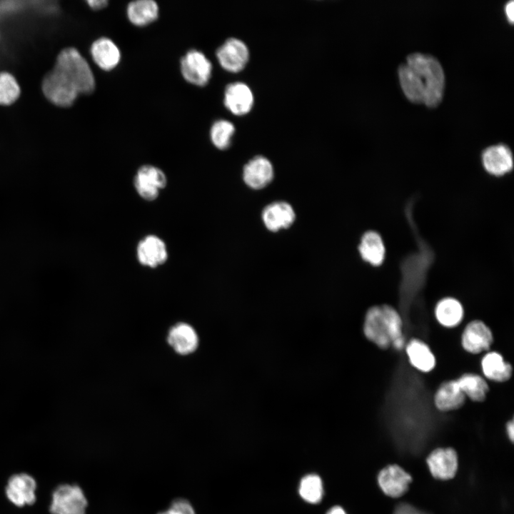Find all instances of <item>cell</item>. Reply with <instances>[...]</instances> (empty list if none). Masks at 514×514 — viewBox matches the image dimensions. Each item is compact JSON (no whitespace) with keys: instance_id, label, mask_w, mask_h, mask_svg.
<instances>
[{"instance_id":"cell-1","label":"cell","mask_w":514,"mask_h":514,"mask_svg":"<svg viewBox=\"0 0 514 514\" xmlns=\"http://www.w3.org/2000/svg\"><path fill=\"white\" fill-rule=\"evenodd\" d=\"M95 88L93 72L84 56L74 48L59 54L56 64L44 77L42 91L51 103L71 105L79 94H90Z\"/></svg>"},{"instance_id":"cell-2","label":"cell","mask_w":514,"mask_h":514,"mask_svg":"<svg viewBox=\"0 0 514 514\" xmlns=\"http://www.w3.org/2000/svg\"><path fill=\"white\" fill-rule=\"evenodd\" d=\"M398 76L402 90L410 101L430 107L440 102L445 75L435 57L419 52L409 54L398 68Z\"/></svg>"},{"instance_id":"cell-3","label":"cell","mask_w":514,"mask_h":514,"mask_svg":"<svg viewBox=\"0 0 514 514\" xmlns=\"http://www.w3.org/2000/svg\"><path fill=\"white\" fill-rule=\"evenodd\" d=\"M87 505L79 485L64 484L54 490L49 510L51 514H86Z\"/></svg>"},{"instance_id":"cell-4","label":"cell","mask_w":514,"mask_h":514,"mask_svg":"<svg viewBox=\"0 0 514 514\" xmlns=\"http://www.w3.org/2000/svg\"><path fill=\"white\" fill-rule=\"evenodd\" d=\"M180 69L186 81L193 85L203 86L211 79L212 64L202 51L193 49L182 56Z\"/></svg>"},{"instance_id":"cell-5","label":"cell","mask_w":514,"mask_h":514,"mask_svg":"<svg viewBox=\"0 0 514 514\" xmlns=\"http://www.w3.org/2000/svg\"><path fill=\"white\" fill-rule=\"evenodd\" d=\"M493 341L491 329L484 321L479 319L468 323L460 338L463 348L473 355L489 351Z\"/></svg>"},{"instance_id":"cell-6","label":"cell","mask_w":514,"mask_h":514,"mask_svg":"<svg viewBox=\"0 0 514 514\" xmlns=\"http://www.w3.org/2000/svg\"><path fill=\"white\" fill-rule=\"evenodd\" d=\"M362 331L365 338L376 347L383 350L390 347L388 326L381 305L373 306L366 311Z\"/></svg>"},{"instance_id":"cell-7","label":"cell","mask_w":514,"mask_h":514,"mask_svg":"<svg viewBox=\"0 0 514 514\" xmlns=\"http://www.w3.org/2000/svg\"><path fill=\"white\" fill-rule=\"evenodd\" d=\"M221 66L231 72H238L246 66L249 51L246 44L236 38L228 39L216 51Z\"/></svg>"},{"instance_id":"cell-8","label":"cell","mask_w":514,"mask_h":514,"mask_svg":"<svg viewBox=\"0 0 514 514\" xmlns=\"http://www.w3.org/2000/svg\"><path fill=\"white\" fill-rule=\"evenodd\" d=\"M166 184V178L164 173L151 165H145L139 168L134 179V186L138 193L148 201L156 199L159 189L163 188Z\"/></svg>"},{"instance_id":"cell-9","label":"cell","mask_w":514,"mask_h":514,"mask_svg":"<svg viewBox=\"0 0 514 514\" xmlns=\"http://www.w3.org/2000/svg\"><path fill=\"white\" fill-rule=\"evenodd\" d=\"M36 483L26 473L15 474L8 481L6 487L7 498L19 507L32 505L36 501Z\"/></svg>"},{"instance_id":"cell-10","label":"cell","mask_w":514,"mask_h":514,"mask_svg":"<svg viewBox=\"0 0 514 514\" xmlns=\"http://www.w3.org/2000/svg\"><path fill=\"white\" fill-rule=\"evenodd\" d=\"M411 480V476L398 465L386 466L378 475V482L381 490L392 498L403 495L407 491Z\"/></svg>"},{"instance_id":"cell-11","label":"cell","mask_w":514,"mask_h":514,"mask_svg":"<svg viewBox=\"0 0 514 514\" xmlns=\"http://www.w3.org/2000/svg\"><path fill=\"white\" fill-rule=\"evenodd\" d=\"M429 470L433 477L440 480L453 478L458 469V456L451 448H437L427 458Z\"/></svg>"},{"instance_id":"cell-12","label":"cell","mask_w":514,"mask_h":514,"mask_svg":"<svg viewBox=\"0 0 514 514\" xmlns=\"http://www.w3.org/2000/svg\"><path fill=\"white\" fill-rule=\"evenodd\" d=\"M482 162L485 169L494 176L504 175L513 166L512 152L503 143L486 148L482 153Z\"/></svg>"},{"instance_id":"cell-13","label":"cell","mask_w":514,"mask_h":514,"mask_svg":"<svg viewBox=\"0 0 514 514\" xmlns=\"http://www.w3.org/2000/svg\"><path fill=\"white\" fill-rule=\"evenodd\" d=\"M273 178V166L264 156H256L244 166L243 178L245 183L251 188H263L272 181Z\"/></svg>"},{"instance_id":"cell-14","label":"cell","mask_w":514,"mask_h":514,"mask_svg":"<svg viewBox=\"0 0 514 514\" xmlns=\"http://www.w3.org/2000/svg\"><path fill=\"white\" fill-rule=\"evenodd\" d=\"M465 400L466 397L456 379L447 380L441 383L433 397L435 407L442 412L458 410L464 405Z\"/></svg>"},{"instance_id":"cell-15","label":"cell","mask_w":514,"mask_h":514,"mask_svg":"<svg viewBox=\"0 0 514 514\" xmlns=\"http://www.w3.org/2000/svg\"><path fill=\"white\" fill-rule=\"evenodd\" d=\"M253 104V95L251 89L243 82L228 84L224 92V104L233 114L243 115L248 113Z\"/></svg>"},{"instance_id":"cell-16","label":"cell","mask_w":514,"mask_h":514,"mask_svg":"<svg viewBox=\"0 0 514 514\" xmlns=\"http://www.w3.org/2000/svg\"><path fill=\"white\" fill-rule=\"evenodd\" d=\"M296 218L293 207L285 201L268 204L263 211L262 219L265 226L271 231L288 228Z\"/></svg>"},{"instance_id":"cell-17","label":"cell","mask_w":514,"mask_h":514,"mask_svg":"<svg viewBox=\"0 0 514 514\" xmlns=\"http://www.w3.org/2000/svg\"><path fill=\"white\" fill-rule=\"evenodd\" d=\"M480 368L485 379L496 383L508 381L513 374L512 365L497 351L486 352L481 358Z\"/></svg>"},{"instance_id":"cell-18","label":"cell","mask_w":514,"mask_h":514,"mask_svg":"<svg viewBox=\"0 0 514 514\" xmlns=\"http://www.w3.org/2000/svg\"><path fill=\"white\" fill-rule=\"evenodd\" d=\"M137 256L143 266L151 268L163 264L168 254L164 242L156 236H148L142 239L137 247Z\"/></svg>"},{"instance_id":"cell-19","label":"cell","mask_w":514,"mask_h":514,"mask_svg":"<svg viewBox=\"0 0 514 514\" xmlns=\"http://www.w3.org/2000/svg\"><path fill=\"white\" fill-rule=\"evenodd\" d=\"M93 60L101 69L110 71L120 62L121 51L116 43L108 37L97 39L91 45Z\"/></svg>"},{"instance_id":"cell-20","label":"cell","mask_w":514,"mask_h":514,"mask_svg":"<svg viewBox=\"0 0 514 514\" xmlns=\"http://www.w3.org/2000/svg\"><path fill=\"white\" fill-rule=\"evenodd\" d=\"M410 364L416 370L428 373L436 365V359L429 346L418 338L410 339L405 346Z\"/></svg>"},{"instance_id":"cell-21","label":"cell","mask_w":514,"mask_h":514,"mask_svg":"<svg viewBox=\"0 0 514 514\" xmlns=\"http://www.w3.org/2000/svg\"><path fill=\"white\" fill-rule=\"evenodd\" d=\"M168 344L181 355L193 353L198 347V338L194 328L185 323L173 326L167 336Z\"/></svg>"},{"instance_id":"cell-22","label":"cell","mask_w":514,"mask_h":514,"mask_svg":"<svg viewBox=\"0 0 514 514\" xmlns=\"http://www.w3.org/2000/svg\"><path fill=\"white\" fill-rule=\"evenodd\" d=\"M435 317L440 325L452 328L458 326L463 319L464 309L462 303L453 297L440 300L435 307Z\"/></svg>"},{"instance_id":"cell-23","label":"cell","mask_w":514,"mask_h":514,"mask_svg":"<svg viewBox=\"0 0 514 514\" xmlns=\"http://www.w3.org/2000/svg\"><path fill=\"white\" fill-rule=\"evenodd\" d=\"M361 258L367 263L378 266L385 258V246L379 233L373 231L366 232L358 246Z\"/></svg>"},{"instance_id":"cell-24","label":"cell","mask_w":514,"mask_h":514,"mask_svg":"<svg viewBox=\"0 0 514 514\" xmlns=\"http://www.w3.org/2000/svg\"><path fill=\"white\" fill-rule=\"evenodd\" d=\"M456 381L466 398L475 403L483 402L490 390L486 379L475 373H465Z\"/></svg>"},{"instance_id":"cell-25","label":"cell","mask_w":514,"mask_h":514,"mask_svg":"<svg viewBox=\"0 0 514 514\" xmlns=\"http://www.w3.org/2000/svg\"><path fill=\"white\" fill-rule=\"evenodd\" d=\"M159 8L153 0H135L126 7V15L131 23L142 26L155 21L158 16Z\"/></svg>"},{"instance_id":"cell-26","label":"cell","mask_w":514,"mask_h":514,"mask_svg":"<svg viewBox=\"0 0 514 514\" xmlns=\"http://www.w3.org/2000/svg\"><path fill=\"white\" fill-rule=\"evenodd\" d=\"M301 497L308 503H317L323 498V489L321 478L316 474L303 477L299 485Z\"/></svg>"},{"instance_id":"cell-27","label":"cell","mask_w":514,"mask_h":514,"mask_svg":"<svg viewBox=\"0 0 514 514\" xmlns=\"http://www.w3.org/2000/svg\"><path fill=\"white\" fill-rule=\"evenodd\" d=\"M235 132L234 125L226 119L216 121L211 126L210 136L213 145L219 149L227 148Z\"/></svg>"},{"instance_id":"cell-28","label":"cell","mask_w":514,"mask_h":514,"mask_svg":"<svg viewBox=\"0 0 514 514\" xmlns=\"http://www.w3.org/2000/svg\"><path fill=\"white\" fill-rule=\"evenodd\" d=\"M19 94L20 88L15 78L9 73H0V104H11Z\"/></svg>"},{"instance_id":"cell-29","label":"cell","mask_w":514,"mask_h":514,"mask_svg":"<svg viewBox=\"0 0 514 514\" xmlns=\"http://www.w3.org/2000/svg\"><path fill=\"white\" fill-rule=\"evenodd\" d=\"M381 308L387 323L391 346L393 341L404 337L403 333V321L398 311L392 306L383 304L381 305Z\"/></svg>"},{"instance_id":"cell-30","label":"cell","mask_w":514,"mask_h":514,"mask_svg":"<svg viewBox=\"0 0 514 514\" xmlns=\"http://www.w3.org/2000/svg\"><path fill=\"white\" fill-rule=\"evenodd\" d=\"M158 514H196V513L188 500L179 498L173 500L167 510Z\"/></svg>"},{"instance_id":"cell-31","label":"cell","mask_w":514,"mask_h":514,"mask_svg":"<svg viewBox=\"0 0 514 514\" xmlns=\"http://www.w3.org/2000/svg\"><path fill=\"white\" fill-rule=\"evenodd\" d=\"M394 514H425V513L420 512L415 508L413 507L412 505H410L408 503H401L396 507Z\"/></svg>"},{"instance_id":"cell-32","label":"cell","mask_w":514,"mask_h":514,"mask_svg":"<svg viewBox=\"0 0 514 514\" xmlns=\"http://www.w3.org/2000/svg\"><path fill=\"white\" fill-rule=\"evenodd\" d=\"M513 7H514V5H513V0L508 1L505 6V12L506 16L510 23L513 22V17H514Z\"/></svg>"},{"instance_id":"cell-33","label":"cell","mask_w":514,"mask_h":514,"mask_svg":"<svg viewBox=\"0 0 514 514\" xmlns=\"http://www.w3.org/2000/svg\"><path fill=\"white\" fill-rule=\"evenodd\" d=\"M89 6L94 9H100L108 4L106 0H89L87 1Z\"/></svg>"},{"instance_id":"cell-34","label":"cell","mask_w":514,"mask_h":514,"mask_svg":"<svg viewBox=\"0 0 514 514\" xmlns=\"http://www.w3.org/2000/svg\"><path fill=\"white\" fill-rule=\"evenodd\" d=\"M505 429L510 440L513 442L514 439V422L513 419L507 423Z\"/></svg>"},{"instance_id":"cell-35","label":"cell","mask_w":514,"mask_h":514,"mask_svg":"<svg viewBox=\"0 0 514 514\" xmlns=\"http://www.w3.org/2000/svg\"><path fill=\"white\" fill-rule=\"evenodd\" d=\"M326 514H347L345 510L339 506L331 508Z\"/></svg>"}]
</instances>
